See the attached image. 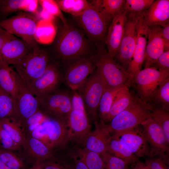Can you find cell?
Segmentation results:
<instances>
[{"label": "cell", "mask_w": 169, "mask_h": 169, "mask_svg": "<svg viewBox=\"0 0 169 169\" xmlns=\"http://www.w3.org/2000/svg\"><path fill=\"white\" fill-rule=\"evenodd\" d=\"M140 166L141 169H150L145 162L144 163L141 162Z\"/></svg>", "instance_id": "f5cc1de1"}, {"label": "cell", "mask_w": 169, "mask_h": 169, "mask_svg": "<svg viewBox=\"0 0 169 169\" xmlns=\"http://www.w3.org/2000/svg\"><path fill=\"white\" fill-rule=\"evenodd\" d=\"M62 80L58 61L54 60L44 73L28 87L31 93L38 99L57 90Z\"/></svg>", "instance_id": "5bb4252c"}, {"label": "cell", "mask_w": 169, "mask_h": 169, "mask_svg": "<svg viewBox=\"0 0 169 169\" xmlns=\"http://www.w3.org/2000/svg\"><path fill=\"white\" fill-rule=\"evenodd\" d=\"M73 156L82 161L89 169H105L101 156L83 147L76 146Z\"/></svg>", "instance_id": "83f0119b"}, {"label": "cell", "mask_w": 169, "mask_h": 169, "mask_svg": "<svg viewBox=\"0 0 169 169\" xmlns=\"http://www.w3.org/2000/svg\"><path fill=\"white\" fill-rule=\"evenodd\" d=\"M90 2L97 7L101 12L111 20L123 8L125 0H94Z\"/></svg>", "instance_id": "1f68e13d"}, {"label": "cell", "mask_w": 169, "mask_h": 169, "mask_svg": "<svg viewBox=\"0 0 169 169\" xmlns=\"http://www.w3.org/2000/svg\"><path fill=\"white\" fill-rule=\"evenodd\" d=\"M147 103L160 106L169 110V78L160 84Z\"/></svg>", "instance_id": "d6a6232c"}, {"label": "cell", "mask_w": 169, "mask_h": 169, "mask_svg": "<svg viewBox=\"0 0 169 169\" xmlns=\"http://www.w3.org/2000/svg\"><path fill=\"white\" fill-rule=\"evenodd\" d=\"M17 74L12 66L0 59V85L13 99L17 91Z\"/></svg>", "instance_id": "4316f807"}, {"label": "cell", "mask_w": 169, "mask_h": 169, "mask_svg": "<svg viewBox=\"0 0 169 169\" xmlns=\"http://www.w3.org/2000/svg\"><path fill=\"white\" fill-rule=\"evenodd\" d=\"M61 11L73 16L81 14L89 6V1L86 0H55Z\"/></svg>", "instance_id": "d590c367"}, {"label": "cell", "mask_w": 169, "mask_h": 169, "mask_svg": "<svg viewBox=\"0 0 169 169\" xmlns=\"http://www.w3.org/2000/svg\"><path fill=\"white\" fill-rule=\"evenodd\" d=\"M142 16L127 17L123 37L116 57L126 70L132 58L136 42L137 25Z\"/></svg>", "instance_id": "2e32d148"}, {"label": "cell", "mask_w": 169, "mask_h": 169, "mask_svg": "<svg viewBox=\"0 0 169 169\" xmlns=\"http://www.w3.org/2000/svg\"><path fill=\"white\" fill-rule=\"evenodd\" d=\"M23 155L33 165L41 163L53 155V151L39 140L29 135H26L22 146Z\"/></svg>", "instance_id": "603a6c76"}, {"label": "cell", "mask_w": 169, "mask_h": 169, "mask_svg": "<svg viewBox=\"0 0 169 169\" xmlns=\"http://www.w3.org/2000/svg\"></svg>", "instance_id": "11a10c76"}, {"label": "cell", "mask_w": 169, "mask_h": 169, "mask_svg": "<svg viewBox=\"0 0 169 169\" xmlns=\"http://www.w3.org/2000/svg\"><path fill=\"white\" fill-rule=\"evenodd\" d=\"M73 159V164L71 166V169H89L80 160L71 154Z\"/></svg>", "instance_id": "c3c4849f"}, {"label": "cell", "mask_w": 169, "mask_h": 169, "mask_svg": "<svg viewBox=\"0 0 169 169\" xmlns=\"http://www.w3.org/2000/svg\"><path fill=\"white\" fill-rule=\"evenodd\" d=\"M53 156L41 163L42 169H71L70 166L54 161Z\"/></svg>", "instance_id": "bcb514c9"}, {"label": "cell", "mask_w": 169, "mask_h": 169, "mask_svg": "<svg viewBox=\"0 0 169 169\" xmlns=\"http://www.w3.org/2000/svg\"><path fill=\"white\" fill-rule=\"evenodd\" d=\"M95 129L87 137L82 147L101 156L106 153L112 135L107 124L103 122H94Z\"/></svg>", "instance_id": "ffe728a7"}, {"label": "cell", "mask_w": 169, "mask_h": 169, "mask_svg": "<svg viewBox=\"0 0 169 169\" xmlns=\"http://www.w3.org/2000/svg\"><path fill=\"white\" fill-rule=\"evenodd\" d=\"M106 153L121 159L129 164H135L139 161L128 147L119 140L112 138Z\"/></svg>", "instance_id": "f1b7e54d"}, {"label": "cell", "mask_w": 169, "mask_h": 169, "mask_svg": "<svg viewBox=\"0 0 169 169\" xmlns=\"http://www.w3.org/2000/svg\"><path fill=\"white\" fill-rule=\"evenodd\" d=\"M134 94L130 92L128 87L121 89L115 96L108 113L101 122L106 124L109 123L114 117L132 103Z\"/></svg>", "instance_id": "484cf974"}, {"label": "cell", "mask_w": 169, "mask_h": 169, "mask_svg": "<svg viewBox=\"0 0 169 169\" xmlns=\"http://www.w3.org/2000/svg\"><path fill=\"white\" fill-rule=\"evenodd\" d=\"M38 3L36 0H0V21L18 11L35 13Z\"/></svg>", "instance_id": "d4e9b609"}, {"label": "cell", "mask_w": 169, "mask_h": 169, "mask_svg": "<svg viewBox=\"0 0 169 169\" xmlns=\"http://www.w3.org/2000/svg\"><path fill=\"white\" fill-rule=\"evenodd\" d=\"M106 88L96 68L77 91L81 95L87 114L94 122L98 121V110L102 95Z\"/></svg>", "instance_id": "9c48e42d"}, {"label": "cell", "mask_w": 169, "mask_h": 169, "mask_svg": "<svg viewBox=\"0 0 169 169\" xmlns=\"http://www.w3.org/2000/svg\"><path fill=\"white\" fill-rule=\"evenodd\" d=\"M38 100L40 110L66 124L72 110L71 95L66 91L56 90Z\"/></svg>", "instance_id": "8fae6325"}, {"label": "cell", "mask_w": 169, "mask_h": 169, "mask_svg": "<svg viewBox=\"0 0 169 169\" xmlns=\"http://www.w3.org/2000/svg\"><path fill=\"white\" fill-rule=\"evenodd\" d=\"M27 135L39 140L53 151L64 148L69 141L66 124L47 113L39 125Z\"/></svg>", "instance_id": "3957f363"}, {"label": "cell", "mask_w": 169, "mask_h": 169, "mask_svg": "<svg viewBox=\"0 0 169 169\" xmlns=\"http://www.w3.org/2000/svg\"><path fill=\"white\" fill-rule=\"evenodd\" d=\"M64 63L62 80L73 91L80 88L96 68L92 56L76 58Z\"/></svg>", "instance_id": "ba28073f"}, {"label": "cell", "mask_w": 169, "mask_h": 169, "mask_svg": "<svg viewBox=\"0 0 169 169\" xmlns=\"http://www.w3.org/2000/svg\"><path fill=\"white\" fill-rule=\"evenodd\" d=\"M54 60L49 52L39 45L31 54L12 66L28 88Z\"/></svg>", "instance_id": "5b68a950"}, {"label": "cell", "mask_w": 169, "mask_h": 169, "mask_svg": "<svg viewBox=\"0 0 169 169\" xmlns=\"http://www.w3.org/2000/svg\"><path fill=\"white\" fill-rule=\"evenodd\" d=\"M11 35V34L0 27V51L5 43Z\"/></svg>", "instance_id": "681fc988"}, {"label": "cell", "mask_w": 169, "mask_h": 169, "mask_svg": "<svg viewBox=\"0 0 169 169\" xmlns=\"http://www.w3.org/2000/svg\"><path fill=\"white\" fill-rule=\"evenodd\" d=\"M127 20L126 12L123 7L113 18L108 27L105 44L109 55L114 59L118 53Z\"/></svg>", "instance_id": "44dd1931"}, {"label": "cell", "mask_w": 169, "mask_h": 169, "mask_svg": "<svg viewBox=\"0 0 169 169\" xmlns=\"http://www.w3.org/2000/svg\"><path fill=\"white\" fill-rule=\"evenodd\" d=\"M29 169H42L41 163L33 164L32 166Z\"/></svg>", "instance_id": "f907efd6"}, {"label": "cell", "mask_w": 169, "mask_h": 169, "mask_svg": "<svg viewBox=\"0 0 169 169\" xmlns=\"http://www.w3.org/2000/svg\"><path fill=\"white\" fill-rule=\"evenodd\" d=\"M66 124L69 141L74 143L76 146H83L87 137L91 131L87 114L72 110Z\"/></svg>", "instance_id": "ac0fdd59"}, {"label": "cell", "mask_w": 169, "mask_h": 169, "mask_svg": "<svg viewBox=\"0 0 169 169\" xmlns=\"http://www.w3.org/2000/svg\"><path fill=\"white\" fill-rule=\"evenodd\" d=\"M101 156L105 169H130L129 164L121 159L108 153Z\"/></svg>", "instance_id": "60d3db41"}, {"label": "cell", "mask_w": 169, "mask_h": 169, "mask_svg": "<svg viewBox=\"0 0 169 169\" xmlns=\"http://www.w3.org/2000/svg\"><path fill=\"white\" fill-rule=\"evenodd\" d=\"M168 78L169 71H160L152 67L144 68L138 73L133 81L137 95L147 103L160 84Z\"/></svg>", "instance_id": "30bf717a"}, {"label": "cell", "mask_w": 169, "mask_h": 169, "mask_svg": "<svg viewBox=\"0 0 169 169\" xmlns=\"http://www.w3.org/2000/svg\"><path fill=\"white\" fill-rule=\"evenodd\" d=\"M95 46L83 32L74 25L63 24L58 31L54 45L56 57L64 63L79 57L91 56Z\"/></svg>", "instance_id": "6da1fadb"}, {"label": "cell", "mask_w": 169, "mask_h": 169, "mask_svg": "<svg viewBox=\"0 0 169 169\" xmlns=\"http://www.w3.org/2000/svg\"><path fill=\"white\" fill-rule=\"evenodd\" d=\"M34 13L18 12L16 14L0 21V26L9 33L37 47L39 45L35 35L41 19Z\"/></svg>", "instance_id": "52a82bcc"}, {"label": "cell", "mask_w": 169, "mask_h": 169, "mask_svg": "<svg viewBox=\"0 0 169 169\" xmlns=\"http://www.w3.org/2000/svg\"><path fill=\"white\" fill-rule=\"evenodd\" d=\"M17 83V93L13 99L17 120L21 123L39 109L40 104L18 74Z\"/></svg>", "instance_id": "4fadbf2b"}, {"label": "cell", "mask_w": 169, "mask_h": 169, "mask_svg": "<svg viewBox=\"0 0 169 169\" xmlns=\"http://www.w3.org/2000/svg\"><path fill=\"white\" fill-rule=\"evenodd\" d=\"M51 21V20L41 19L39 22L35 35L37 43L48 44L54 38L56 31Z\"/></svg>", "instance_id": "4dcf8cb0"}, {"label": "cell", "mask_w": 169, "mask_h": 169, "mask_svg": "<svg viewBox=\"0 0 169 169\" xmlns=\"http://www.w3.org/2000/svg\"><path fill=\"white\" fill-rule=\"evenodd\" d=\"M124 87L105 88L101 98L98 110L100 121H103L108 113L115 96Z\"/></svg>", "instance_id": "e575fe53"}, {"label": "cell", "mask_w": 169, "mask_h": 169, "mask_svg": "<svg viewBox=\"0 0 169 169\" xmlns=\"http://www.w3.org/2000/svg\"><path fill=\"white\" fill-rule=\"evenodd\" d=\"M139 161L135 164V166L132 169H141L139 164Z\"/></svg>", "instance_id": "db71d44e"}, {"label": "cell", "mask_w": 169, "mask_h": 169, "mask_svg": "<svg viewBox=\"0 0 169 169\" xmlns=\"http://www.w3.org/2000/svg\"><path fill=\"white\" fill-rule=\"evenodd\" d=\"M0 158L10 169H25L23 160L13 151L0 147Z\"/></svg>", "instance_id": "f35d334b"}, {"label": "cell", "mask_w": 169, "mask_h": 169, "mask_svg": "<svg viewBox=\"0 0 169 169\" xmlns=\"http://www.w3.org/2000/svg\"><path fill=\"white\" fill-rule=\"evenodd\" d=\"M0 147L2 148L12 151L19 150L21 148L0 125Z\"/></svg>", "instance_id": "b9f144b4"}, {"label": "cell", "mask_w": 169, "mask_h": 169, "mask_svg": "<svg viewBox=\"0 0 169 169\" xmlns=\"http://www.w3.org/2000/svg\"><path fill=\"white\" fill-rule=\"evenodd\" d=\"M161 35L163 39L164 51L169 50V23L161 27L160 29Z\"/></svg>", "instance_id": "7dc6e473"}, {"label": "cell", "mask_w": 169, "mask_h": 169, "mask_svg": "<svg viewBox=\"0 0 169 169\" xmlns=\"http://www.w3.org/2000/svg\"><path fill=\"white\" fill-rule=\"evenodd\" d=\"M151 117L147 103L134 94L132 103L107 124L112 135L133 128Z\"/></svg>", "instance_id": "8992f818"}, {"label": "cell", "mask_w": 169, "mask_h": 169, "mask_svg": "<svg viewBox=\"0 0 169 169\" xmlns=\"http://www.w3.org/2000/svg\"><path fill=\"white\" fill-rule=\"evenodd\" d=\"M71 94V104L72 110H77L87 114L84 103L81 94L77 90Z\"/></svg>", "instance_id": "f6af8a7d"}, {"label": "cell", "mask_w": 169, "mask_h": 169, "mask_svg": "<svg viewBox=\"0 0 169 169\" xmlns=\"http://www.w3.org/2000/svg\"><path fill=\"white\" fill-rule=\"evenodd\" d=\"M0 125L18 145L22 146L26 135L18 120L11 118L3 119L0 120Z\"/></svg>", "instance_id": "f546056e"}, {"label": "cell", "mask_w": 169, "mask_h": 169, "mask_svg": "<svg viewBox=\"0 0 169 169\" xmlns=\"http://www.w3.org/2000/svg\"><path fill=\"white\" fill-rule=\"evenodd\" d=\"M37 47L12 35L0 51V59L13 65L31 54Z\"/></svg>", "instance_id": "e0dca14e"}, {"label": "cell", "mask_w": 169, "mask_h": 169, "mask_svg": "<svg viewBox=\"0 0 169 169\" xmlns=\"http://www.w3.org/2000/svg\"><path fill=\"white\" fill-rule=\"evenodd\" d=\"M151 67L160 71H169V50L164 51Z\"/></svg>", "instance_id": "ee69618b"}, {"label": "cell", "mask_w": 169, "mask_h": 169, "mask_svg": "<svg viewBox=\"0 0 169 169\" xmlns=\"http://www.w3.org/2000/svg\"><path fill=\"white\" fill-rule=\"evenodd\" d=\"M149 27L143 63L145 68L150 67L164 52V42L160 33L161 26Z\"/></svg>", "instance_id": "7402d4cb"}, {"label": "cell", "mask_w": 169, "mask_h": 169, "mask_svg": "<svg viewBox=\"0 0 169 169\" xmlns=\"http://www.w3.org/2000/svg\"><path fill=\"white\" fill-rule=\"evenodd\" d=\"M90 3L89 6L83 13L74 17L77 24L95 46L105 44L108 26L112 20L97 7Z\"/></svg>", "instance_id": "277c9868"}, {"label": "cell", "mask_w": 169, "mask_h": 169, "mask_svg": "<svg viewBox=\"0 0 169 169\" xmlns=\"http://www.w3.org/2000/svg\"><path fill=\"white\" fill-rule=\"evenodd\" d=\"M38 2L44 12L51 16L59 17L64 25L68 23L55 0H41Z\"/></svg>", "instance_id": "ab89813d"}, {"label": "cell", "mask_w": 169, "mask_h": 169, "mask_svg": "<svg viewBox=\"0 0 169 169\" xmlns=\"http://www.w3.org/2000/svg\"><path fill=\"white\" fill-rule=\"evenodd\" d=\"M145 25L164 26L169 23V0H154L142 16Z\"/></svg>", "instance_id": "cb8c5ba5"}, {"label": "cell", "mask_w": 169, "mask_h": 169, "mask_svg": "<svg viewBox=\"0 0 169 169\" xmlns=\"http://www.w3.org/2000/svg\"><path fill=\"white\" fill-rule=\"evenodd\" d=\"M154 0H126L123 7L126 17L143 16Z\"/></svg>", "instance_id": "74e56055"}, {"label": "cell", "mask_w": 169, "mask_h": 169, "mask_svg": "<svg viewBox=\"0 0 169 169\" xmlns=\"http://www.w3.org/2000/svg\"><path fill=\"white\" fill-rule=\"evenodd\" d=\"M142 16L137 25L135 47L132 60L126 70L131 77L133 84L134 78L141 70L144 62L149 27L144 25Z\"/></svg>", "instance_id": "d6986e66"}, {"label": "cell", "mask_w": 169, "mask_h": 169, "mask_svg": "<svg viewBox=\"0 0 169 169\" xmlns=\"http://www.w3.org/2000/svg\"><path fill=\"white\" fill-rule=\"evenodd\" d=\"M145 162L150 169H169V159L160 156L149 158Z\"/></svg>", "instance_id": "7bdbcfd3"}, {"label": "cell", "mask_w": 169, "mask_h": 169, "mask_svg": "<svg viewBox=\"0 0 169 169\" xmlns=\"http://www.w3.org/2000/svg\"><path fill=\"white\" fill-rule=\"evenodd\" d=\"M105 45L102 44L95 46L91 56L106 87H130L133 84L130 74L109 55Z\"/></svg>", "instance_id": "7a4b0ae2"}, {"label": "cell", "mask_w": 169, "mask_h": 169, "mask_svg": "<svg viewBox=\"0 0 169 169\" xmlns=\"http://www.w3.org/2000/svg\"><path fill=\"white\" fill-rule=\"evenodd\" d=\"M149 145L151 157L160 156L169 158V141L159 125L151 117L141 124Z\"/></svg>", "instance_id": "7c38bea8"}, {"label": "cell", "mask_w": 169, "mask_h": 169, "mask_svg": "<svg viewBox=\"0 0 169 169\" xmlns=\"http://www.w3.org/2000/svg\"><path fill=\"white\" fill-rule=\"evenodd\" d=\"M6 118L18 120L13 98L0 85V120Z\"/></svg>", "instance_id": "8d00e7d4"}, {"label": "cell", "mask_w": 169, "mask_h": 169, "mask_svg": "<svg viewBox=\"0 0 169 169\" xmlns=\"http://www.w3.org/2000/svg\"><path fill=\"white\" fill-rule=\"evenodd\" d=\"M112 138L119 140L138 158H150L151 150L140 125L133 128L115 133Z\"/></svg>", "instance_id": "9a60e30c"}, {"label": "cell", "mask_w": 169, "mask_h": 169, "mask_svg": "<svg viewBox=\"0 0 169 169\" xmlns=\"http://www.w3.org/2000/svg\"><path fill=\"white\" fill-rule=\"evenodd\" d=\"M151 116L159 125L169 141V112L165 108L150 103H147Z\"/></svg>", "instance_id": "836d02e7"}, {"label": "cell", "mask_w": 169, "mask_h": 169, "mask_svg": "<svg viewBox=\"0 0 169 169\" xmlns=\"http://www.w3.org/2000/svg\"><path fill=\"white\" fill-rule=\"evenodd\" d=\"M0 169H10L0 158Z\"/></svg>", "instance_id": "816d5d0a"}]
</instances>
